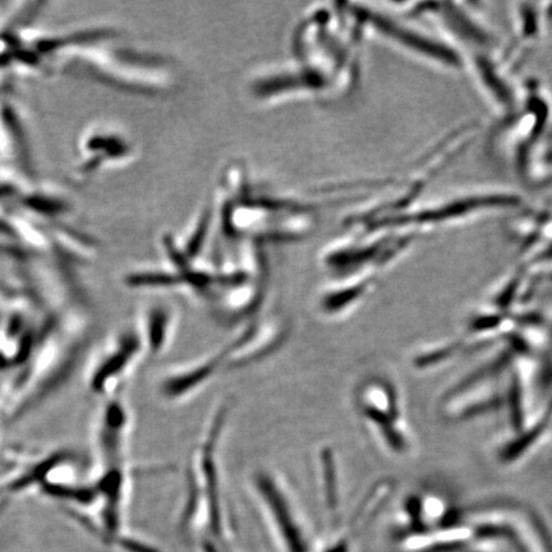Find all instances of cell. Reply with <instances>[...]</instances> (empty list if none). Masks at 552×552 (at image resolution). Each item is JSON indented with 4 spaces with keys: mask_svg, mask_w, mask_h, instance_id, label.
<instances>
[{
    "mask_svg": "<svg viewBox=\"0 0 552 552\" xmlns=\"http://www.w3.org/2000/svg\"><path fill=\"white\" fill-rule=\"evenodd\" d=\"M472 62L478 84L491 101L492 108L503 113L510 112L514 104L513 90L501 77V69L496 68L491 59L483 54L475 55Z\"/></svg>",
    "mask_w": 552,
    "mask_h": 552,
    "instance_id": "5",
    "label": "cell"
},
{
    "mask_svg": "<svg viewBox=\"0 0 552 552\" xmlns=\"http://www.w3.org/2000/svg\"><path fill=\"white\" fill-rule=\"evenodd\" d=\"M459 349V343H435L426 345V347L418 348L412 356V366L417 371L432 370L441 363H444L457 353Z\"/></svg>",
    "mask_w": 552,
    "mask_h": 552,
    "instance_id": "7",
    "label": "cell"
},
{
    "mask_svg": "<svg viewBox=\"0 0 552 552\" xmlns=\"http://www.w3.org/2000/svg\"><path fill=\"white\" fill-rule=\"evenodd\" d=\"M374 278L375 274H360L335 280L320 294L317 301L320 314L330 320L351 314L374 289Z\"/></svg>",
    "mask_w": 552,
    "mask_h": 552,
    "instance_id": "4",
    "label": "cell"
},
{
    "mask_svg": "<svg viewBox=\"0 0 552 552\" xmlns=\"http://www.w3.org/2000/svg\"><path fill=\"white\" fill-rule=\"evenodd\" d=\"M360 15L362 20L370 23L377 32L402 48L408 49L409 52L431 59L446 68L457 69L463 66L462 55L448 44L441 43L429 35L422 34L421 31L404 26L380 13L361 9Z\"/></svg>",
    "mask_w": 552,
    "mask_h": 552,
    "instance_id": "3",
    "label": "cell"
},
{
    "mask_svg": "<svg viewBox=\"0 0 552 552\" xmlns=\"http://www.w3.org/2000/svg\"><path fill=\"white\" fill-rule=\"evenodd\" d=\"M522 199L517 193L506 191H490L472 193V195L454 197L427 209L418 210L413 215L402 216L394 227L402 225H418V227H435L437 224H448L472 218L490 211L515 209L521 205Z\"/></svg>",
    "mask_w": 552,
    "mask_h": 552,
    "instance_id": "2",
    "label": "cell"
},
{
    "mask_svg": "<svg viewBox=\"0 0 552 552\" xmlns=\"http://www.w3.org/2000/svg\"><path fill=\"white\" fill-rule=\"evenodd\" d=\"M354 406L363 425L390 457L406 459L416 452V437L402 397L390 380L380 376L363 380L354 393Z\"/></svg>",
    "mask_w": 552,
    "mask_h": 552,
    "instance_id": "1",
    "label": "cell"
},
{
    "mask_svg": "<svg viewBox=\"0 0 552 552\" xmlns=\"http://www.w3.org/2000/svg\"><path fill=\"white\" fill-rule=\"evenodd\" d=\"M317 481L322 498L330 510L337 509L339 504V464L337 454L329 445L321 446L316 457Z\"/></svg>",
    "mask_w": 552,
    "mask_h": 552,
    "instance_id": "6",
    "label": "cell"
}]
</instances>
